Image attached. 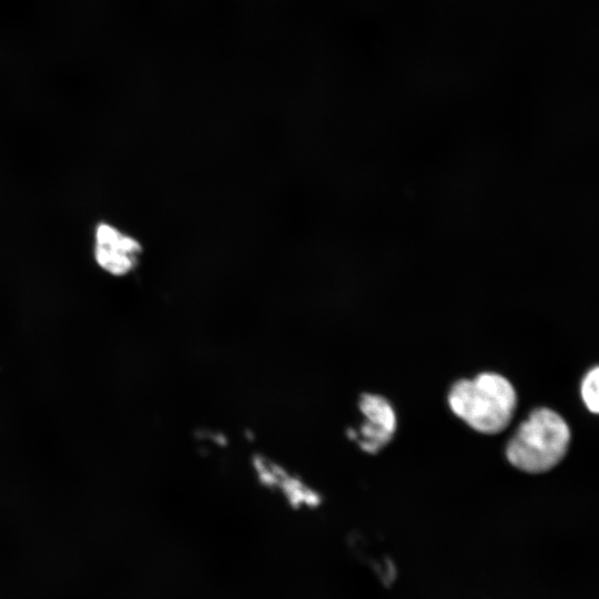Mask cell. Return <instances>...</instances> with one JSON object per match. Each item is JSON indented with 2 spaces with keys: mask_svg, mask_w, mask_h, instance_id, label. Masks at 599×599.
<instances>
[{
  "mask_svg": "<svg viewBox=\"0 0 599 599\" xmlns=\"http://www.w3.org/2000/svg\"><path fill=\"white\" fill-rule=\"evenodd\" d=\"M453 413L474 430L494 435L512 420L517 394L511 383L497 373H481L473 379H459L449 389Z\"/></svg>",
  "mask_w": 599,
  "mask_h": 599,
  "instance_id": "1",
  "label": "cell"
},
{
  "mask_svg": "<svg viewBox=\"0 0 599 599\" xmlns=\"http://www.w3.org/2000/svg\"><path fill=\"white\" fill-rule=\"evenodd\" d=\"M570 437L569 426L558 413L539 407L518 426L506 446V457L521 471L545 473L564 459Z\"/></svg>",
  "mask_w": 599,
  "mask_h": 599,
  "instance_id": "2",
  "label": "cell"
},
{
  "mask_svg": "<svg viewBox=\"0 0 599 599\" xmlns=\"http://www.w3.org/2000/svg\"><path fill=\"white\" fill-rule=\"evenodd\" d=\"M92 255L100 270L114 277L131 274L139 266L143 245L119 226L101 221L93 229Z\"/></svg>",
  "mask_w": 599,
  "mask_h": 599,
  "instance_id": "3",
  "label": "cell"
},
{
  "mask_svg": "<svg viewBox=\"0 0 599 599\" xmlns=\"http://www.w3.org/2000/svg\"><path fill=\"white\" fill-rule=\"evenodd\" d=\"M359 409L366 417L357 439L361 448L376 454L390 440L396 430V415L390 403L380 395L363 394Z\"/></svg>",
  "mask_w": 599,
  "mask_h": 599,
  "instance_id": "4",
  "label": "cell"
},
{
  "mask_svg": "<svg viewBox=\"0 0 599 599\" xmlns=\"http://www.w3.org/2000/svg\"><path fill=\"white\" fill-rule=\"evenodd\" d=\"M261 479L264 484L271 487H277L291 504L292 507L308 506L315 507L319 504V496L304 485L300 479L282 476L280 473L266 471L261 473Z\"/></svg>",
  "mask_w": 599,
  "mask_h": 599,
  "instance_id": "5",
  "label": "cell"
},
{
  "mask_svg": "<svg viewBox=\"0 0 599 599\" xmlns=\"http://www.w3.org/2000/svg\"><path fill=\"white\" fill-rule=\"evenodd\" d=\"M581 398L593 414H599V366L587 372L580 385Z\"/></svg>",
  "mask_w": 599,
  "mask_h": 599,
  "instance_id": "6",
  "label": "cell"
}]
</instances>
